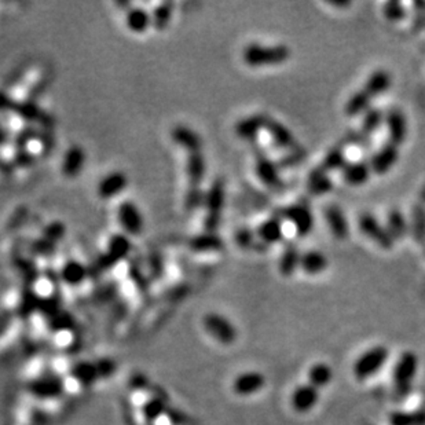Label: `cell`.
<instances>
[{
	"mask_svg": "<svg viewBox=\"0 0 425 425\" xmlns=\"http://www.w3.org/2000/svg\"><path fill=\"white\" fill-rule=\"evenodd\" d=\"M389 359V350L385 345H375L362 352L352 366L356 380L365 382L375 377Z\"/></svg>",
	"mask_w": 425,
	"mask_h": 425,
	"instance_id": "cell-1",
	"label": "cell"
},
{
	"mask_svg": "<svg viewBox=\"0 0 425 425\" xmlns=\"http://www.w3.org/2000/svg\"><path fill=\"white\" fill-rule=\"evenodd\" d=\"M244 61L252 68L266 66V65H278L289 59L291 50L287 45H261V44H250L244 50Z\"/></svg>",
	"mask_w": 425,
	"mask_h": 425,
	"instance_id": "cell-2",
	"label": "cell"
},
{
	"mask_svg": "<svg viewBox=\"0 0 425 425\" xmlns=\"http://www.w3.org/2000/svg\"><path fill=\"white\" fill-rule=\"evenodd\" d=\"M203 325L206 332L223 345H231L238 338L234 324L222 314L217 312L207 314L203 319Z\"/></svg>",
	"mask_w": 425,
	"mask_h": 425,
	"instance_id": "cell-3",
	"label": "cell"
},
{
	"mask_svg": "<svg viewBox=\"0 0 425 425\" xmlns=\"http://www.w3.org/2000/svg\"><path fill=\"white\" fill-rule=\"evenodd\" d=\"M419 370V356L413 351H403L392 369V382L395 387L406 389L415 380Z\"/></svg>",
	"mask_w": 425,
	"mask_h": 425,
	"instance_id": "cell-4",
	"label": "cell"
},
{
	"mask_svg": "<svg viewBox=\"0 0 425 425\" xmlns=\"http://www.w3.org/2000/svg\"><path fill=\"white\" fill-rule=\"evenodd\" d=\"M359 230L372 241H375L380 248L383 250H392L395 240L387 230V227L383 226L376 216L372 213H363L359 216L358 220Z\"/></svg>",
	"mask_w": 425,
	"mask_h": 425,
	"instance_id": "cell-5",
	"label": "cell"
},
{
	"mask_svg": "<svg viewBox=\"0 0 425 425\" xmlns=\"http://www.w3.org/2000/svg\"><path fill=\"white\" fill-rule=\"evenodd\" d=\"M224 203V185L222 180H216L210 189L207 196V216L204 220V226L208 233H213L220 223V212Z\"/></svg>",
	"mask_w": 425,
	"mask_h": 425,
	"instance_id": "cell-6",
	"label": "cell"
},
{
	"mask_svg": "<svg viewBox=\"0 0 425 425\" xmlns=\"http://www.w3.org/2000/svg\"><path fill=\"white\" fill-rule=\"evenodd\" d=\"M284 217L292 223L298 236L307 237L314 229V215L311 210L301 204H294L282 211Z\"/></svg>",
	"mask_w": 425,
	"mask_h": 425,
	"instance_id": "cell-7",
	"label": "cell"
},
{
	"mask_svg": "<svg viewBox=\"0 0 425 425\" xmlns=\"http://www.w3.org/2000/svg\"><path fill=\"white\" fill-rule=\"evenodd\" d=\"M117 219L127 236H139L143 230V217L138 207L131 203L124 201L117 208Z\"/></svg>",
	"mask_w": 425,
	"mask_h": 425,
	"instance_id": "cell-8",
	"label": "cell"
},
{
	"mask_svg": "<svg viewBox=\"0 0 425 425\" xmlns=\"http://www.w3.org/2000/svg\"><path fill=\"white\" fill-rule=\"evenodd\" d=\"M318 402H319V389L314 388L308 383L296 387L291 395V406L300 415L311 412Z\"/></svg>",
	"mask_w": 425,
	"mask_h": 425,
	"instance_id": "cell-9",
	"label": "cell"
},
{
	"mask_svg": "<svg viewBox=\"0 0 425 425\" xmlns=\"http://www.w3.org/2000/svg\"><path fill=\"white\" fill-rule=\"evenodd\" d=\"M266 385V377L260 372L250 370L238 375L233 382V391L240 396H251L261 391Z\"/></svg>",
	"mask_w": 425,
	"mask_h": 425,
	"instance_id": "cell-10",
	"label": "cell"
},
{
	"mask_svg": "<svg viewBox=\"0 0 425 425\" xmlns=\"http://www.w3.org/2000/svg\"><path fill=\"white\" fill-rule=\"evenodd\" d=\"M399 159V149L392 143H385L369 160V166L372 172L377 175H383L391 170Z\"/></svg>",
	"mask_w": 425,
	"mask_h": 425,
	"instance_id": "cell-11",
	"label": "cell"
},
{
	"mask_svg": "<svg viewBox=\"0 0 425 425\" xmlns=\"http://www.w3.org/2000/svg\"><path fill=\"white\" fill-rule=\"evenodd\" d=\"M385 124L388 129L389 143L399 146L405 142L408 136V122L405 115L399 109L392 108L385 113Z\"/></svg>",
	"mask_w": 425,
	"mask_h": 425,
	"instance_id": "cell-12",
	"label": "cell"
},
{
	"mask_svg": "<svg viewBox=\"0 0 425 425\" xmlns=\"http://www.w3.org/2000/svg\"><path fill=\"white\" fill-rule=\"evenodd\" d=\"M128 179L126 173L117 171L109 173L106 178H103L98 186V194L103 200L115 199L116 196L122 194L124 189L127 187Z\"/></svg>",
	"mask_w": 425,
	"mask_h": 425,
	"instance_id": "cell-13",
	"label": "cell"
},
{
	"mask_svg": "<svg viewBox=\"0 0 425 425\" xmlns=\"http://www.w3.org/2000/svg\"><path fill=\"white\" fill-rule=\"evenodd\" d=\"M264 129H267L271 139L274 141V143L278 147H282V149H296L298 147V141L294 136V134L291 132V129L287 126H284L282 123H280L278 120L267 117Z\"/></svg>",
	"mask_w": 425,
	"mask_h": 425,
	"instance_id": "cell-14",
	"label": "cell"
},
{
	"mask_svg": "<svg viewBox=\"0 0 425 425\" xmlns=\"http://www.w3.org/2000/svg\"><path fill=\"white\" fill-rule=\"evenodd\" d=\"M257 237L266 245H274L284 240V226L278 217H270L261 222L256 230Z\"/></svg>",
	"mask_w": 425,
	"mask_h": 425,
	"instance_id": "cell-15",
	"label": "cell"
},
{
	"mask_svg": "<svg viewBox=\"0 0 425 425\" xmlns=\"http://www.w3.org/2000/svg\"><path fill=\"white\" fill-rule=\"evenodd\" d=\"M341 172H343V179L348 185L361 186L369 180L372 175V168L369 166V161H354V163H347Z\"/></svg>",
	"mask_w": 425,
	"mask_h": 425,
	"instance_id": "cell-16",
	"label": "cell"
},
{
	"mask_svg": "<svg viewBox=\"0 0 425 425\" xmlns=\"http://www.w3.org/2000/svg\"><path fill=\"white\" fill-rule=\"evenodd\" d=\"M256 173H257L259 179L268 187L275 189L281 185L277 164L273 160H270L268 157H266L264 154L259 156L256 159Z\"/></svg>",
	"mask_w": 425,
	"mask_h": 425,
	"instance_id": "cell-17",
	"label": "cell"
},
{
	"mask_svg": "<svg viewBox=\"0 0 425 425\" xmlns=\"http://www.w3.org/2000/svg\"><path fill=\"white\" fill-rule=\"evenodd\" d=\"M266 115H254V116H248L243 120H240L236 126V134L237 136L251 141L257 138V135L260 134V131L263 128H266V122H267Z\"/></svg>",
	"mask_w": 425,
	"mask_h": 425,
	"instance_id": "cell-18",
	"label": "cell"
},
{
	"mask_svg": "<svg viewBox=\"0 0 425 425\" xmlns=\"http://www.w3.org/2000/svg\"><path fill=\"white\" fill-rule=\"evenodd\" d=\"M324 213H325V219H326L328 226L331 227L332 234L339 240L347 238L348 233H350V227H348L347 219L340 208L336 206H328Z\"/></svg>",
	"mask_w": 425,
	"mask_h": 425,
	"instance_id": "cell-19",
	"label": "cell"
},
{
	"mask_svg": "<svg viewBox=\"0 0 425 425\" xmlns=\"http://www.w3.org/2000/svg\"><path fill=\"white\" fill-rule=\"evenodd\" d=\"M171 135H172V139L175 141V143L178 146L183 147L185 150H187L189 153L201 152V139L193 129L180 126V127L173 128Z\"/></svg>",
	"mask_w": 425,
	"mask_h": 425,
	"instance_id": "cell-20",
	"label": "cell"
},
{
	"mask_svg": "<svg viewBox=\"0 0 425 425\" xmlns=\"http://www.w3.org/2000/svg\"><path fill=\"white\" fill-rule=\"evenodd\" d=\"M32 394L39 398H55L62 391V380L58 376H42L31 384Z\"/></svg>",
	"mask_w": 425,
	"mask_h": 425,
	"instance_id": "cell-21",
	"label": "cell"
},
{
	"mask_svg": "<svg viewBox=\"0 0 425 425\" xmlns=\"http://www.w3.org/2000/svg\"><path fill=\"white\" fill-rule=\"evenodd\" d=\"M300 268L310 275L321 274L328 268V259L319 251H314V250L307 251L301 254Z\"/></svg>",
	"mask_w": 425,
	"mask_h": 425,
	"instance_id": "cell-22",
	"label": "cell"
},
{
	"mask_svg": "<svg viewBox=\"0 0 425 425\" xmlns=\"http://www.w3.org/2000/svg\"><path fill=\"white\" fill-rule=\"evenodd\" d=\"M347 164V157L344 153V145H339L328 152V154L324 157L322 163L314 168V172L321 175H328L332 171L343 170Z\"/></svg>",
	"mask_w": 425,
	"mask_h": 425,
	"instance_id": "cell-23",
	"label": "cell"
},
{
	"mask_svg": "<svg viewBox=\"0 0 425 425\" xmlns=\"http://www.w3.org/2000/svg\"><path fill=\"white\" fill-rule=\"evenodd\" d=\"M142 416L146 420V424H154V422L168 412L167 402L160 395H153L150 399H147L142 408H141Z\"/></svg>",
	"mask_w": 425,
	"mask_h": 425,
	"instance_id": "cell-24",
	"label": "cell"
},
{
	"mask_svg": "<svg viewBox=\"0 0 425 425\" xmlns=\"http://www.w3.org/2000/svg\"><path fill=\"white\" fill-rule=\"evenodd\" d=\"M126 25L134 34H143L152 25V15L141 7L129 8L126 14Z\"/></svg>",
	"mask_w": 425,
	"mask_h": 425,
	"instance_id": "cell-25",
	"label": "cell"
},
{
	"mask_svg": "<svg viewBox=\"0 0 425 425\" xmlns=\"http://www.w3.org/2000/svg\"><path fill=\"white\" fill-rule=\"evenodd\" d=\"M308 384L317 389H322L328 387L333 380V370L325 362H317L308 369Z\"/></svg>",
	"mask_w": 425,
	"mask_h": 425,
	"instance_id": "cell-26",
	"label": "cell"
},
{
	"mask_svg": "<svg viewBox=\"0 0 425 425\" xmlns=\"http://www.w3.org/2000/svg\"><path fill=\"white\" fill-rule=\"evenodd\" d=\"M88 271L87 267L83 266L79 260H68L61 268V280L68 285H79L82 284L87 277Z\"/></svg>",
	"mask_w": 425,
	"mask_h": 425,
	"instance_id": "cell-27",
	"label": "cell"
},
{
	"mask_svg": "<svg viewBox=\"0 0 425 425\" xmlns=\"http://www.w3.org/2000/svg\"><path fill=\"white\" fill-rule=\"evenodd\" d=\"M372 96L362 88L359 91H356L354 95H351V98L347 101L344 112L348 117H356L359 115H363L368 109H370V102H372Z\"/></svg>",
	"mask_w": 425,
	"mask_h": 425,
	"instance_id": "cell-28",
	"label": "cell"
},
{
	"mask_svg": "<svg viewBox=\"0 0 425 425\" xmlns=\"http://www.w3.org/2000/svg\"><path fill=\"white\" fill-rule=\"evenodd\" d=\"M389 85H391V75L384 69H379V71H376L370 75V78L366 80V83L363 85V89L372 98H376L384 92H387Z\"/></svg>",
	"mask_w": 425,
	"mask_h": 425,
	"instance_id": "cell-29",
	"label": "cell"
},
{
	"mask_svg": "<svg viewBox=\"0 0 425 425\" xmlns=\"http://www.w3.org/2000/svg\"><path fill=\"white\" fill-rule=\"evenodd\" d=\"M300 257H301V254H300L298 247L294 244H289L280 257V266H278L280 273L284 277H292L295 274V271L300 267Z\"/></svg>",
	"mask_w": 425,
	"mask_h": 425,
	"instance_id": "cell-30",
	"label": "cell"
},
{
	"mask_svg": "<svg viewBox=\"0 0 425 425\" xmlns=\"http://www.w3.org/2000/svg\"><path fill=\"white\" fill-rule=\"evenodd\" d=\"M85 152L79 146L71 147L62 161V172L66 176H75L78 175L83 166H85Z\"/></svg>",
	"mask_w": 425,
	"mask_h": 425,
	"instance_id": "cell-31",
	"label": "cell"
},
{
	"mask_svg": "<svg viewBox=\"0 0 425 425\" xmlns=\"http://www.w3.org/2000/svg\"><path fill=\"white\" fill-rule=\"evenodd\" d=\"M71 376L78 382V383L85 384H92L96 380L101 379V373H99V369H98V365L96 362L92 363V362H80L78 365H75L71 370Z\"/></svg>",
	"mask_w": 425,
	"mask_h": 425,
	"instance_id": "cell-32",
	"label": "cell"
},
{
	"mask_svg": "<svg viewBox=\"0 0 425 425\" xmlns=\"http://www.w3.org/2000/svg\"><path fill=\"white\" fill-rule=\"evenodd\" d=\"M387 230L394 240H402L410 230V226L408 224L405 215L399 210H391L387 217Z\"/></svg>",
	"mask_w": 425,
	"mask_h": 425,
	"instance_id": "cell-33",
	"label": "cell"
},
{
	"mask_svg": "<svg viewBox=\"0 0 425 425\" xmlns=\"http://www.w3.org/2000/svg\"><path fill=\"white\" fill-rule=\"evenodd\" d=\"M186 171H187L190 185L199 187V185L201 183V180L204 178V173H206V161H204V157H203L201 152L189 153Z\"/></svg>",
	"mask_w": 425,
	"mask_h": 425,
	"instance_id": "cell-34",
	"label": "cell"
},
{
	"mask_svg": "<svg viewBox=\"0 0 425 425\" xmlns=\"http://www.w3.org/2000/svg\"><path fill=\"white\" fill-rule=\"evenodd\" d=\"M190 247L192 250L197 251V252H211V251H220L223 248V240L213 234V233H206L201 236L194 237L190 241Z\"/></svg>",
	"mask_w": 425,
	"mask_h": 425,
	"instance_id": "cell-35",
	"label": "cell"
},
{
	"mask_svg": "<svg viewBox=\"0 0 425 425\" xmlns=\"http://www.w3.org/2000/svg\"><path fill=\"white\" fill-rule=\"evenodd\" d=\"M389 425H425V410H396L388 416Z\"/></svg>",
	"mask_w": 425,
	"mask_h": 425,
	"instance_id": "cell-36",
	"label": "cell"
},
{
	"mask_svg": "<svg viewBox=\"0 0 425 425\" xmlns=\"http://www.w3.org/2000/svg\"><path fill=\"white\" fill-rule=\"evenodd\" d=\"M385 120V113L383 110H380L379 108H370L363 113V120L361 124V132L365 136H370L372 134H375L379 128L382 127V124Z\"/></svg>",
	"mask_w": 425,
	"mask_h": 425,
	"instance_id": "cell-37",
	"label": "cell"
},
{
	"mask_svg": "<svg viewBox=\"0 0 425 425\" xmlns=\"http://www.w3.org/2000/svg\"><path fill=\"white\" fill-rule=\"evenodd\" d=\"M333 189V180L328 175H319L315 172H310L308 175V192L312 196H322Z\"/></svg>",
	"mask_w": 425,
	"mask_h": 425,
	"instance_id": "cell-38",
	"label": "cell"
},
{
	"mask_svg": "<svg viewBox=\"0 0 425 425\" xmlns=\"http://www.w3.org/2000/svg\"><path fill=\"white\" fill-rule=\"evenodd\" d=\"M129 251H131V243L128 241L127 236L117 234L110 238V241L108 244L106 256L113 260H119V259L126 257Z\"/></svg>",
	"mask_w": 425,
	"mask_h": 425,
	"instance_id": "cell-39",
	"label": "cell"
},
{
	"mask_svg": "<svg viewBox=\"0 0 425 425\" xmlns=\"http://www.w3.org/2000/svg\"><path fill=\"white\" fill-rule=\"evenodd\" d=\"M410 230L415 240L423 244L425 241V208L423 206H415L412 212Z\"/></svg>",
	"mask_w": 425,
	"mask_h": 425,
	"instance_id": "cell-40",
	"label": "cell"
},
{
	"mask_svg": "<svg viewBox=\"0 0 425 425\" xmlns=\"http://www.w3.org/2000/svg\"><path fill=\"white\" fill-rule=\"evenodd\" d=\"M383 14L388 21L396 22V21H402L408 15V11L401 1L392 0V1H387L384 4Z\"/></svg>",
	"mask_w": 425,
	"mask_h": 425,
	"instance_id": "cell-41",
	"label": "cell"
},
{
	"mask_svg": "<svg viewBox=\"0 0 425 425\" xmlns=\"http://www.w3.org/2000/svg\"><path fill=\"white\" fill-rule=\"evenodd\" d=\"M170 3H164V4H160L156 10H154V14H152V25H154L157 29H163L167 27L168 21H170L171 14H172V10H171Z\"/></svg>",
	"mask_w": 425,
	"mask_h": 425,
	"instance_id": "cell-42",
	"label": "cell"
},
{
	"mask_svg": "<svg viewBox=\"0 0 425 425\" xmlns=\"http://www.w3.org/2000/svg\"><path fill=\"white\" fill-rule=\"evenodd\" d=\"M236 240H237V244H238L240 247H243V248H250V247H252V244H254L252 231H250V230H240V231L237 233Z\"/></svg>",
	"mask_w": 425,
	"mask_h": 425,
	"instance_id": "cell-43",
	"label": "cell"
},
{
	"mask_svg": "<svg viewBox=\"0 0 425 425\" xmlns=\"http://www.w3.org/2000/svg\"><path fill=\"white\" fill-rule=\"evenodd\" d=\"M167 416H168V420L171 422V424L172 425H185L186 424V417L182 415V413H179V412H167Z\"/></svg>",
	"mask_w": 425,
	"mask_h": 425,
	"instance_id": "cell-44",
	"label": "cell"
},
{
	"mask_svg": "<svg viewBox=\"0 0 425 425\" xmlns=\"http://www.w3.org/2000/svg\"><path fill=\"white\" fill-rule=\"evenodd\" d=\"M328 3L335 7H348L350 6V1H328Z\"/></svg>",
	"mask_w": 425,
	"mask_h": 425,
	"instance_id": "cell-45",
	"label": "cell"
},
{
	"mask_svg": "<svg viewBox=\"0 0 425 425\" xmlns=\"http://www.w3.org/2000/svg\"><path fill=\"white\" fill-rule=\"evenodd\" d=\"M146 425H154V424H146Z\"/></svg>",
	"mask_w": 425,
	"mask_h": 425,
	"instance_id": "cell-46",
	"label": "cell"
}]
</instances>
